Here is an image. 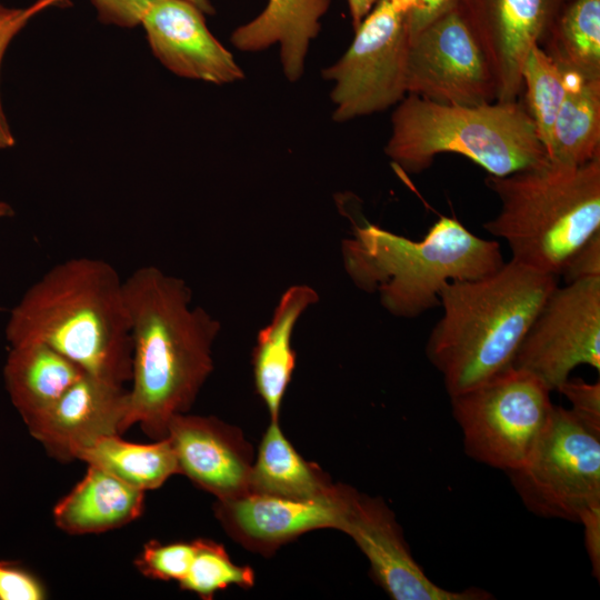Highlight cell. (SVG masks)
I'll return each mask as SVG.
<instances>
[{
	"label": "cell",
	"instance_id": "cell-34",
	"mask_svg": "<svg viewBox=\"0 0 600 600\" xmlns=\"http://www.w3.org/2000/svg\"><path fill=\"white\" fill-rule=\"evenodd\" d=\"M584 529V544L593 577L600 578V503L586 509L579 521Z\"/></svg>",
	"mask_w": 600,
	"mask_h": 600
},
{
	"label": "cell",
	"instance_id": "cell-29",
	"mask_svg": "<svg viewBox=\"0 0 600 600\" xmlns=\"http://www.w3.org/2000/svg\"><path fill=\"white\" fill-rule=\"evenodd\" d=\"M69 3V0H36L28 7L11 8L0 1V67L9 43L31 19L50 7H64ZM14 144L16 139L0 98V149H9Z\"/></svg>",
	"mask_w": 600,
	"mask_h": 600
},
{
	"label": "cell",
	"instance_id": "cell-9",
	"mask_svg": "<svg viewBox=\"0 0 600 600\" xmlns=\"http://www.w3.org/2000/svg\"><path fill=\"white\" fill-rule=\"evenodd\" d=\"M509 476L529 511L578 522L586 509L600 503V428L553 404L532 453Z\"/></svg>",
	"mask_w": 600,
	"mask_h": 600
},
{
	"label": "cell",
	"instance_id": "cell-36",
	"mask_svg": "<svg viewBox=\"0 0 600 600\" xmlns=\"http://www.w3.org/2000/svg\"><path fill=\"white\" fill-rule=\"evenodd\" d=\"M378 0H348L353 30H356L364 17L370 12Z\"/></svg>",
	"mask_w": 600,
	"mask_h": 600
},
{
	"label": "cell",
	"instance_id": "cell-22",
	"mask_svg": "<svg viewBox=\"0 0 600 600\" xmlns=\"http://www.w3.org/2000/svg\"><path fill=\"white\" fill-rule=\"evenodd\" d=\"M337 483L320 467L301 457L279 427L270 421L253 460L250 491L311 499L332 492Z\"/></svg>",
	"mask_w": 600,
	"mask_h": 600
},
{
	"label": "cell",
	"instance_id": "cell-3",
	"mask_svg": "<svg viewBox=\"0 0 600 600\" xmlns=\"http://www.w3.org/2000/svg\"><path fill=\"white\" fill-rule=\"evenodd\" d=\"M557 277L513 260L482 278L452 281L440 292L442 314L426 356L450 397L512 366Z\"/></svg>",
	"mask_w": 600,
	"mask_h": 600
},
{
	"label": "cell",
	"instance_id": "cell-14",
	"mask_svg": "<svg viewBox=\"0 0 600 600\" xmlns=\"http://www.w3.org/2000/svg\"><path fill=\"white\" fill-rule=\"evenodd\" d=\"M568 0H460L492 72L497 101H517L529 50L542 42Z\"/></svg>",
	"mask_w": 600,
	"mask_h": 600
},
{
	"label": "cell",
	"instance_id": "cell-27",
	"mask_svg": "<svg viewBox=\"0 0 600 600\" xmlns=\"http://www.w3.org/2000/svg\"><path fill=\"white\" fill-rule=\"evenodd\" d=\"M194 554L184 578L182 590L210 600L219 590L230 586L243 589L254 584V572L249 566L236 564L224 547L209 539L194 540Z\"/></svg>",
	"mask_w": 600,
	"mask_h": 600
},
{
	"label": "cell",
	"instance_id": "cell-21",
	"mask_svg": "<svg viewBox=\"0 0 600 600\" xmlns=\"http://www.w3.org/2000/svg\"><path fill=\"white\" fill-rule=\"evenodd\" d=\"M3 379L26 426L47 411L86 372L40 342L10 346Z\"/></svg>",
	"mask_w": 600,
	"mask_h": 600
},
{
	"label": "cell",
	"instance_id": "cell-33",
	"mask_svg": "<svg viewBox=\"0 0 600 600\" xmlns=\"http://www.w3.org/2000/svg\"><path fill=\"white\" fill-rule=\"evenodd\" d=\"M559 276L563 277L566 283L600 278V231L568 258Z\"/></svg>",
	"mask_w": 600,
	"mask_h": 600
},
{
	"label": "cell",
	"instance_id": "cell-25",
	"mask_svg": "<svg viewBox=\"0 0 600 600\" xmlns=\"http://www.w3.org/2000/svg\"><path fill=\"white\" fill-rule=\"evenodd\" d=\"M540 47L564 72L600 79V0H568Z\"/></svg>",
	"mask_w": 600,
	"mask_h": 600
},
{
	"label": "cell",
	"instance_id": "cell-31",
	"mask_svg": "<svg viewBox=\"0 0 600 600\" xmlns=\"http://www.w3.org/2000/svg\"><path fill=\"white\" fill-rule=\"evenodd\" d=\"M44 586L29 571L0 561V600H42Z\"/></svg>",
	"mask_w": 600,
	"mask_h": 600
},
{
	"label": "cell",
	"instance_id": "cell-11",
	"mask_svg": "<svg viewBox=\"0 0 600 600\" xmlns=\"http://www.w3.org/2000/svg\"><path fill=\"white\" fill-rule=\"evenodd\" d=\"M581 364L600 371V278L557 286L512 361L551 391Z\"/></svg>",
	"mask_w": 600,
	"mask_h": 600
},
{
	"label": "cell",
	"instance_id": "cell-8",
	"mask_svg": "<svg viewBox=\"0 0 600 600\" xmlns=\"http://www.w3.org/2000/svg\"><path fill=\"white\" fill-rule=\"evenodd\" d=\"M416 0H378L333 64L322 70L333 82L330 98L337 122L381 112L407 94L406 71Z\"/></svg>",
	"mask_w": 600,
	"mask_h": 600
},
{
	"label": "cell",
	"instance_id": "cell-26",
	"mask_svg": "<svg viewBox=\"0 0 600 600\" xmlns=\"http://www.w3.org/2000/svg\"><path fill=\"white\" fill-rule=\"evenodd\" d=\"M521 79L526 94L523 104L548 153L554 120L564 97L566 72L539 44H534L526 57Z\"/></svg>",
	"mask_w": 600,
	"mask_h": 600
},
{
	"label": "cell",
	"instance_id": "cell-5",
	"mask_svg": "<svg viewBox=\"0 0 600 600\" xmlns=\"http://www.w3.org/2000/svg\"><path fill=\"white\" fill-rule=\"evenodd\" d=\"M499 213L483 228L506 240L511 260L558 277L568 258L600 231V156L580 164L546 163L488 176Z\"/></svg>",
	"mask_w": 600,
	"mask_h": 600
},
{
	"label": "cell",
	"instance_id": "cell-24",
	"mask_svg": "<svg viewBox=\"0 0 600 600\" xmlns=\"http://www.w3.org/2000/svg\"><path fill=\"white\" fill-rule=\"evenodd\" d=\"M76 459L98 467L140 490H154L179 473L170 440L133 443L120 434L104 436L80 449Z\"/></svg>",
	"mask_w": 600,
	"mask_h": 600
},
{
	"label": "cell",
	"instance_id": "cell-17",
	"mask_svg": "<svg viewBox=\"0 0 600 600\" xmlns=\"http://www.w3.org/2000/svg\"><path fill=\"white\" fill-rule=\"evenodd\" d=\"M156 58L172 73L214 84L244 78L210 32L204 14L187 0H157L141 21Z\"/></svg>",
	"mask_w": 600,
	"mask_h": 600
},
{
	"label": "cell",
	"instance_id": "cell-28",
	"mask_svg": "<svg viewBox=\"0 0 600 600\" xmlns=\"http://www.w3.org/2000/svg\"><path fill=\"white\" fill-rule=\"evenodd\" d=\"M194 549V540L169 543L151 540L144 543L134 563L147 578L180 582L187 574Z\"/></svg>",
	"mask_w": 600,
	"mask_h": 600
},
{
	"label": "cell",
	"instance_id": "cell-7",
	"mask_svg": "<svg viewBox=\"0 0 600 600\" xmlns=\"http://www.w3.org/2000/svg\"><path fill=\"white\" fill-rule=\"evenodd\" d=\"M550 392L538 377L510 366L450 397L467 454L508 473L523 466L549 422Z\"/></svg>",
	"mask_w": 600,
	"mask_h": 600
},
{
	"label": "cell",
	"instance_id": "cell-12",
	"mask_svg": "<svg viewBox=\"0 0 600 600\" xmlns=\"http://www.w3.org/2000/svg\"><path fill=\"white\" fill-rule=\"evenodd\" d=\"M354 491L342 483H337L332 492L311 499L249 491L217 500L213 510L234 541L252 552L271 556L309 531L340 530Z\"/></svg>",
	"mask_w": 600,
	"mask_h": 600
},
{
	"label": "cell",
	"instance_id": "cell-35",
	"mask_svg": "<svg viewBox=\"0 0 600 600\" xmlns=\"http://www.w3.org/2000/svg\"><path fill=\"white\" fill-rule=\"evenodd\" d=\"M460 3V0H416L410 16L411 36Z\"/></svg>",
	"mask_w": 600,
	"mask_h": 600
},
{
	"label": "cell",
	"instance_id": "cell-37",
	"mask_svg": "<svg viewBox=\"0 0 600 600\" xmlns=\"http://www.w3.org/2000/svg\"><path fill=\"white\" fill-rule=\"evenodd\" d=\"M197 7L203 14H213L214 8L212 7L210 0H187Z\"/></svg>",
	"mask_w": 600,
	"mask_h": 600
},
{
	"label": "cell",
	"instance_id": "cell-13",
	"mask_svg": "<svg viewBox=\"0 0 600 600\" xmlns=\"http://www.w3.org/2000/svg\"><path fill=\"white\" fill-rule=\"evenodd\" d=\"M340 531L366 556L373 581L393 600H488L491 594L472 587L447 590L423 572L413 559L400 524L381 498L353 493Z\"/></svg>",
	"mask_w": 600,
	"mask_h": 600
},
{
	"label": "cell",
	"instance_id": "cell-18",
	"mask_svg": "<svg viewBox=\"0 0 600 600\" xmlns=\"http://www.w3.org/2000/svg\"><path fill=\"white\" fill-rule=\"evenodd\" d=\"M329 6L330 0H268L259 16L231 33V43L244 52L279 44L283 73L294 82L303 74L310 42L320 32Z\"/></svg>",
	"mask_w": 600,
	"mask_h": 600
},
{
	"label": "cell",
	"instance_id": "cell-20",
	"mask_svg": "<svg viewBox=\"0 0 600 600\" xmlns=\"http://www.w3.org/2000/svg\"><path fill=\"white\" fill-rule=\"evenodd\" d=\"M144 491L94 466L53 508L58 528L70 534L100 533L138 519Z\"/></svg>",
	"mask_w": 600,
	"mask_h": 600
},
{
	"label": "cell",
	"instance_id": "cell-10",
	"mask_svg": "<svg viewBox=\"0 0 600 600\" xmlns=\"http://www.w3.org/2000/svg\"><path fill=\"white\" fill-rule=\"evenodd\" d=\"M406 88L407 94L443 104L497 101L486 54L460 4L411 36Z\"/></svg>",
	"mask_w": 600,
	"mask_h": 600
},
{
	"label": "cell",
	"instance_id": "cell-4",
	"mask_svg": "<svg viewBox=\"0 0 600 600\" xmlns=\"http://www.w3.org/2000/svg\"><path fill=\"white\" fill-rule=\"evenodd\" d=\"M343 267L356 287L378 293L392 316L412 319L440 306L452 281L482 278L504 261L500 244L468 230L453 217H440L420 240L377 224H356L341 244Z\"/></svg>",
	"mask_w": 600,
	"mask_h": 600
},
{
	"label": "cell",
	"instance_id": "cell-19",
	"mask_svg": "<svg viewBox=\"0 0 600 600\" xmlns=\"http://www.w3.org/2000/svg\"><path fill=\"white\" fill-rule=\"evenodd\" d=\"M318 301L319 294L310 286L289 287L276 306L270 323L257 336L252 352L254 387L273 421H279L282 400L296 366L292 349L296 324L302 313Z\"/></svg>",
	"mask_w": 600,
	"mask_h": 600
},
{
	"label": "cell",
	"instance_id": "cell-2",
	"mask_svg": "<svg viewBox=\"0 0 600 600\" xmlns=\"http://www.w3.org/2000/svg\"><path fill=\"white\" fill-rule=\"evenodd\" d=\"M4 332L10 346L44 343L90 376L130 381L123 279L102 259L77 257L53 266L12 308Z\"/></svg>",
	"mask_w": 600,
	"mask_h": 600
},
{
	"label": "cell",
	"instance_id": "cell-23",
	"mask_svg": "<svg viewBox=\"0 0 600 600\" xmlns=\"http://www.w3.org/2000/svg\"><path fill=\"white\" fill-rule=\"evenodd\" d=\"M566 78L547 154L552 162L580 166L600 156V79L570 72Z\"/></svg>",
	"mask_w": 600,
	"mask_h": 600
},
{
	"label": "cell",
	"instance_id": "cell-1",
	"mask_svg": "<svg viewBox=\"0 0 600 600\" xmlns=\"http://www.w3.org/2000/svg\"><path fill=\"white\" fill-rule=\"evenodd\" d=\"M131 333L128 428L166 437L169 420L193 404L213 370L220 322L181 278L144 266L123 279Z\"/></svg>",
	"mask_w": 600,
	"mask_h": 600
},
{
	"label": "cell",
	"instance_id": "cell-6",
	"mask_svg": "<svg viewBox=\"0 0 600 600\" xmlns=\"http://www.w3.org/2000/svg\"><path fill=\"white\" fill-rule=\"evenodd\" d=\"M384 152L409 173L428 169L443 152L463 156L494 177L548 161L536 126L518 100L460 106L407 94L391 116Z\"/></svg>",
	"mask_w": 600,
	"mask_h": 600
},
{
	"label": "cell",
	"instance_id": "cell-30",
	"mask_svg": "<svg viewBox=\"0 0 600 600\" xmlns=\"http://www.w3.org/2000/svg\"><path fill=\"white\" fill-rule=\"evenodd\" d=\"M571 403V410L588 423L600 428V382L568 378L557 390Z\"/></svg>",
	"mask_w": 600,
	"mask_h": 600
},
{
	"label": "cell",
	"instance_id": "cell-15",
	"mask_svg": "<svg viewBox=\"0 0 600 600\" xmlns=\"http://www.w3.org/2000/svg\"><path fill=\"white\" fill-rule=\"evenodd\" d=\"M128 411L124 384L84 373L27 428L49 456L69 462L97 439L128 430Z\"/></svg>",
	"mask_w": 600,
	"mask_h": 600
},
{
	"label": "cell",
	"instance_id": "cell-38",
	"mask_svg": "<svg viewBox=\"0 0 600 600\" xmlns=\"http://www.w3.org/2000/svg\"><path fill=\"white\" fill-rule=\"evenodd\" d=\"M13 214V209L10 204L0 200V218L11 217Z\"/></svg>",
	"mask_w": 600,
	"mask_h": 600
},
{
	"label": "cell",
	"instance_id": "cell-32",
	"mask_svg": "<svg viewBox=\"0 0 600 600\" xmlns=\"http://www.w3.org/2000/svg\"><path fill=\"white\" fill-rule=\"evenodd\" d=\"M98 19L106 24L134 28L157 0H90Z\"/></svg>",
	"mask_w": 600,
	"mask_h": 600
},
{
	"label": "cell",
	"instance_id": "cell-16",
	"mask_svg": "<svg viewBox=\"0 0 600 600\" xmlns=\"http://www.w3.org/2000/svg\"><path fill=\"white\" fill-rule=\"evenodd\" d=\"M166 437L179 473L217 500L250 491L253 451L237 427L214 417L178 413L169 420Z\"/></svg>",
	"mask_w": 600,
	"mask_h": 600
}]
</instances>
